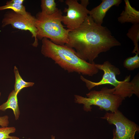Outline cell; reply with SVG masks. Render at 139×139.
Here are the masks:
<instances>
[{"instance_id": "cell-1", "label": "cell", "mask_w": 139, "mask_h": 139, "mask_svg": "<svg viewBox=\"0 0 139 139\" xmlns=\"http://www.w3.org/2000/svg\"><path fill=\"white\" fill-rule=\"evenodd\" d=\"M68 42L65 45L73 49L75 54L90 63L101 53L121 45L106 27L98 24L88 15L81 25L69 32Z\"/></svg>"}, {"instance_id": "cell-2", "label": "cell", "mask_w": 139, "mask_h": 139, "mask_svg": "<svg viewBox=\"0 0 139 139\" xmlns=\"http://www.w3.org/2000/svg\"><path fill=\"white\" fill-rule=\"evenodd\" d=\"M42 54L68 72L91 76L98 72L99 70L95 62L90 63L81 59L76 55L74 50L65 45H56L46 38L42 39Z\"/></svg>"}, {"instance_id": "cell-3", "label": "cell", "mask_w": 139, "mask_h": 139, "mask_svg": "<svg viewBox=\"0 0 139 139\" xmlns=\"http://www.w3.org/2000/svg\"><path fill=\"white\" fill-rule=\"evenodd\" d=\"M95 66L99 70L104 72L101 80L98 82L90 81L81 75V79L85 83L89 90L93 87L102 85L110 84L114 86L115 89L114 94L125 99L130 98L133 94L138 97H139V75L138 73L130 82V75L126 77L124 80L119 81L116 79V76L120 73L119 69L112 64L108 61L103 64H95Z\"/></svg>"}, {"instance_id": "cell-4", "label": "cell", "mask_w": 139, "mask_h": 139, "mask_svg": "<svg viewBox=\"0 0 139 139\" xmlns=\"http://www.w3.org/2000/svg\"><path fill=\"white\" fill-rule=\"evenodd\" d=\"M62 12L58 10L51 15L38 12L35 17V25L37 31V38H49L55 44L63 45L68 42V34L71 31L64 28L62 22Z\"/></svg>"}, {"instance_id": "cell-5", "label": "cell", "mask_w": 139, "mask_h": 139, "mask_svg": "<svg viewBox=\"0 0 139 139\" xmlns=\"http://www.w3.org/2000/svg\"><path fill=\"white\" fill-rule=\"evenodd\" d=\"M115 88H102L100 90H92L86 94L87 98L75 95V102L83 105V109L86 112L91 111L92 105L99 107L101 110L114 112L121 105L124 99L114 94Z\"/></svg>"}, {"instance_id": "cell-6", "label": "cell", "mask_w": 139, "mask_h": 139, "mask_svg": "<svg viewBox=\"0 0 139 139\" xmlns=\"http://www.w3.org/2000/svg\"><path fill=\"white\" fill-rule=\"evenodd\" d=\"M101 118L115 126L111 139H135L136 133L139 131V126L127 118L118 109L113 112H107Z\"/></svg>"}, {"instance_id": "cell-7", "label": "cell", "mask_w": 139, "mask_h": 139, "mask_svg": "<svg viewBox=\"0 0 139 139\" xmlns=\"http://www.w3.org/2000/svg\"><path fill=\"white\" fill-rule=\"evenodd\" d=\"M36 20L35 17L31 14L25 16L13 11H8L4 16L2 27H4L10 24L14 28L29 31L31 33L32 37L34 38V41L32 45L33 46L37 47L38 43L37 37V30L35 24Z\"/></svg>"}, {"instance_id": "cell-8", "label": "cell", "mask_w": 139, "mask_h": 139, "mask_svg": "<svg viewBox=\"0 0 139 139\" xmlns=\"http://www.w3.org/2000/svg\"><path fill=\"white\" fill-rule=\"evenodd\" d=\"M66 4L68 8H65L66 16H63L62 22L68 29L71 30L79 27L89 14V10L79 3L77 0H66Z\"/></svg>"}, {"instance_id": "cell-9", "label": "cell", "mask_w": 139, "mask_h": 139, "mask_svg": "<svg viewBox=\"0 0 139 139\" xmlns=\"http://www.w3.org/2000/svg\"><path fill=\"white\" fill-rule=\"evenodd\" d=\"M100 4L89 11V14L95 23L102 25L108 11L114 6H118L121 0H102Z\"/></svg>"}, {"instance_id": "cell-10", "label": "cell", "mask_w": 139, "mask_h": 139, "mask_svg": "<svg viewBox=\"0 0 139 139\" xmlns=\"http://www.w3.org/2000/svg\"><path fill=\"white\" fill-rule=\"evenodd\" d=\"M125 6L120 16L118 21L121 23H131L133 24L139 23V11L131 6L128 0H125Z\"/></svg>"}, {"instance_id": "cell-11", "label": "cell", "mask_w": 139, "mask_h": 139, "mask_svg": "<svg viewBox=\"0 0 139 139\" xmlns=\"http://www.w3.org/2000/svg\"><path fill=\"white\" fill-rule=\"evenodd\" d=\"M17 94L14 90L9 94L7 101L0 105V110L5 111L8 109L13 110L16 120L19 119L20 111L18 104Z\"/></svg>"}, {"instance_id": "cell-12", "label": "cell", "mask_w": 139, "mask_h": 139, "mask_svg": "<svg viewBox=\"0 0 139 139\" xmlns=\"http://www.w3.org/2000/svg\"><path fill=\"white\" fill-rule=\"evenodd\" d=\"M23 0H12L6 2L5 5L0 6V11L11 9L19 14L28 16L31 14L26 11L25 7L23 5Z\"/></svg>"}, {"instance_id": "cell-13", "label": "cell", "mask_w": 139, "mask_h": 139, "mask_svg": "<svg viewBox=\"0 0 139 139\" xmlns=\"http://www.w3.org/2000/svg\"><path fill=\"white\" fill-rule=\"evenodd\" d=\"M126 35L132 41L134 46L132 53L139 54V23L133 24L128 30Z\"/></svg>"}, {"instance_id": "cell-14", "label": "cell", "mask_w": 139, "mask_h": 139, "mask_svg": "<svg viewBox=\"0 0 139 139\" xmlns=\"http://www.w3.org/2000/svg\"><path fill=\"white\" fill-rule=\"evenodd\" d=\"M13 71L15 76L14 90L17 94H18L22 89L32 86L34 84L33 82H26L22 79L19 74L18 69L16 66L14 67Z\"/></svg>"}, {"instance_id": "cell-15", "label": "cell", "mask_w": 139, "mask_h": 139, "mask_svg": "<svg viewBox=\"0 0 139 139\" xmlns=\"http://www.w3.org/2000/svg\"><path fill=\"white\" fill-rule=\"evenodd\" d=\"M56 6L54 0L41 1V12L46 14L51 15L56 12L58 9Z\"/></svg>"}, {"instance_id": "cell-16", "label": "cell", "mask_w": 139, "mask_h": 139, "mask_svg": "<svg viewBox=\"0 0 139 139\" xmlns=\"http://www.w3.org/2000/svg\"><path fill=\"white\" fill-rule=\"evenodd\" d=\"M139 54L136 53L133 57H127L124 61V67L129 71H133L139 67Z\"/></svg>"}, {"instance_id": "cell-17", "label": "cell", "mask_w": 139, "mask_h": 139, "mask_svg": "<svg viewBox=\"0 0 139 139\" xmlns=\"http://www.w3.org/2000/svg\"><path fill=\"white\" fill-rule=\"evenodd\" d=\"M16 128L13 127L0 128V139H19L16 136H10L9 134L14 133Z\"/></svg>"}, {"instance_id": "cell-18", "label": "cell", "mask_w": 139, "mask_h": 139, "mask_svg": "<svg viewBox=\"0 0 139 139\" xmlns=\"http://www.w3.org/2000/svg\"><path fill=\"white\" fill-rule=\"evenodd\" d=\"M9 124L8 117L7 115L0 116V126L2 127H7Z\"/></svg>"}, {"instance_id": "cell-19", "label": "cell", "mask_w": 139, "mask_h": 139, "mask_svg": "<svg viewBox=\"0 0 139 139\" xmlns=\"http://www.w3.org/2000/svg\"><path fill=\"white\" fill-rule=\"evenodd\" d=\"M80 4L84 7L86 8L89 2L88 0H81Z\"/></svg>"}, {"instance_id": "cell-20", "label": "cell", "mask_w": 139, "mask_h": 139, "mask_svg": "<svg viewBox=\"0 0 139 139\" xmlns=\"http://www.w3.org/2000/svg\"><path fill=\"white\" fill-rule=\"evenodd\" d=\"M51 139H55V136H54L53 135H52L51 136ZM29 139H31L30 138H29Z\"/></svg>"}, {"instance_id": "cell-21", "label": "cell", "mask_w": 139, "mask_h": 139, "mask_svg": "<svg viewBox=\"0 0 139 139\" xmlns=\"http://www.w3.org/2000/svg\"><path fill=\"white\" fill-rule=\"evenodd\" d=\"M1 92H0V97L1 96Z\"/></svg>"}, {"instance_id": "cell-22", "label": "cell", "mask_w": 139, "mask_h": 139, "mask_svg": "<svg viewBox=\"0 0 139 139\" xmlns=\"http://www.w3.org/2000/svg\"></svg>"}]
</instances>
